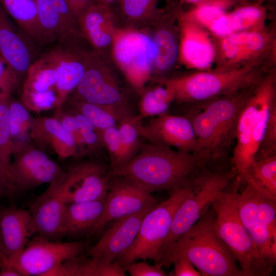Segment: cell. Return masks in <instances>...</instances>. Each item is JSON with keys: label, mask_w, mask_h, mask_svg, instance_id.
Here are the masks:
<instances>
[{"label": "cell", "mask_w": 276, "mask_h": 276, "mask_svg": "<svg viewBox=\"0 0 276 276\" xmlns=\"http://www.w3.org/2000/svg\"><path fill=\"white\" fill-rule=\"evenodd\" d=\"M208 160L198 153L149 142L142 144L131 160L110 169L107 175L124 178L150 194L167 191L171 195L191 184Z\"/></svg>", "instance_id": "1"}, {"label": "cell", "mask_w": 276, "mask_h": 276, "mask_svg": "<svg viewBox=\"0 0 276 276\" xmlns=\"http://www.w3.org/2000/svg\"><path fill=\"white\" fill-rule=\"evenodd\" d=\"M215 212L212 206L176 241L160 253L155 264L170 266L184 255L202 276H243L233 254L215 228Z\"/></svg>", "instance_id": "2"}, {"label": "cell", "mask_w": 276, "mask_h": 276, "mask_svg": "<svg viewBox=\"0 0 276 276\" xmlns=\"http://www.w3.org/2000/svg\"><path fill=\"white\" fill-rule=\"evenodd\" d=\"M275 69V62H266L225 71H196L167 79L164 84L174 101L201 103L251 87Z\"/></svg>", "instance_id": "3"}, {"label": "cell", "mask_w": 276, "mask_h": 276, "mask_svg": "<svg viewBox=\"0 0 276 276\" xmlns=\"http://www.w3.org/2000/svg\"><path fill=\"white\" fill-rule=\"evenodd\" d=\"M276 106V72L267 74L255 87L242 108L236 128L232 158L241 180L255 159L272 108Z\"/></svg>", "instance_id": "4"}, {"label": "cell", "mask_w": 276, "mask_h": 276, "mask_svg": "<svg viewBox=\"0 0 276 276\" xmlns=\"http://www.w3.org/2000/svg\"><path fill=\"white\" fill-rule=\"evenodd\" d=\"M241 183L237 175L213 202L215 230L236 258L243 276H268L274 267L261 256L239 216L236 194Z\"/></svg>", "instance_id": "5"}, {"label": "cell", "mask_w": 276, "mask_h": 276, "mask_svg": "<svg viewBox=\"0 0 276 276\" xmlns=\"http://www.w3.org/2000/svg\"><path fill=\"white\" fill-rule=\"evenodd\" d=\"M195 181L181 188L165 201L158 203L144 216L135 240L129 248L113 263L123 268L138 260H158L162 245L168 236L174 215L192 191Z\"/></svg>", "instance_id": "6"}, {"label": "cell", "mask_w": 276, "mask_h": 276, "mask_svg": "<svg viewBox=\"0 0 276 276\" xmlns=\"http://www.w3.org/2000/svg\"><path fill=\"white\" fill-rule=\"evenodd\" d=\"M214 37L216 45L214 71H225L249 65L275 62L276 38L273 28L266 27Z\"/></svg>", "instance_id": "7"}, {"label": "cell", "mask_w": 276, "mask_h": 276, "mask_svg": "<svg viewBox=\"0 0 276 276\" xmlns=\"http://www.w3.org/2000/svg\"><path fill=\"white\" fill-rule=\"evenodd\" d=\"M236 194L240 218L263 258L272 267L276 263V199L245 182Z\"/></svg>", "instance_id": "8"}, {"label": "cell", "mask_w": 276, "mask_h": 276, "mask_svg": "<svg viewBox=\"0 0 276 276\" xmlns=\"http://www.w3.org/2000/svg\"><path fill=\"white\" fill-rule=\"evenodd\" d=\"M111 49L114 63L141 94L154 73L156 49L152 35L134 29H119Z\"/></svg>", "instance_id": "9"}, {"label": "cell", "mask_w": 276, "mask_h": 276, "mask_svg": "<svg viewBox=\"0 0 276 276\" xmlns=\"http://www.w3.org/2000/svg\"><path fill=\"white\" fill-rule=\"evenodd\" d=\"M237 175L234 168L226 171L203 170L200 172L195 179L192 191L176 210L160 253L198 221Z\"/></svg>", "instance_id": "10"}, {"label": "cell", "mask_w": 276, "mask_h": 276, "mask_svg": "<svg viewBox=\"0 0 276 276\" xmlns=\"http://www.w3.org/2000/svg\"><path fill=\"white\" fill-rule=\"evenodd\" d=\"M74 91L77 98L109 107L123 118L131 115L125 95L104 52H93L85 73Z\"/></svg>", "instance_id": "11"}, {"label": "cell", "mask_w": 276, "mask_h": 276, "mask_svg": "<svg viewBox=\"0 0 276 276\" xmlns=\"http://www.w3.org/2000/svg\"><path fill=\"white\" fill-rule=\"evenodd\" d=\"M107 172L106 168L98 163H77L50 183L44 193L66 204L104 199L109 189Z\"/></svg>", "instance_id": "12"}, {"label": "cell", "mask_w": 276, "mask_h": 276, "mask_svg": "<svg viewBox=\"0 0 276 276\" xmlns=\"http://www.w3.org/2000/svg\"><path fill=\"white\" fill-rule=\"evenodd\" d=\"M88 242H60L40 236L30 240L16 256L7 259L21 276H48L63 262L83 254Z\"/></svg>", "instance_id": "13"}, {"label": "cell", "mask_w": 276, "mask_h": 276, "mask_svg": "<svg viewBox=\"0 0 276 276\" xmlns=\"http://www.w3.org/2000/svg\"><path fill=\"white\" fill-rule=\"evenodd\" d=\"M81 36L80 32L66 36L41 56L54 66L57 73L55 90L60 107L77 88L95 51L82 47L80 44Z\"/></svg>", "instance_id": "14"}, {"label": "cell", "mask_w": 276, "mask_h": 276, "mask_svg": "<svg viewBox=\"0 0 276 276\" xmlns=\"http://www.w3.org/2000/svg\"><path fill=\"white\" fill-rule=\"evenodd\" d=\"M12 158L9 171L17 192L50 184L65 171L42 150L26 142L17 146Z\"/></svg>", "instance_id": "15"}, {"label": "cell", "mask_w": 276, "mask_h": 276, "mask_svg": "<svg viewBox=\"0 0 276 276\" xmlns=\"http://www.w3.org/2000/svg\"><path fill=\"white\" fill-rule=\"evenodd\" d=\"M158 203L151 194L131 181L121 177H109L103 212L92 235L111 221L152 209Z\"/></svg>", "instance_id": "16"}, {"label": "cell", "mask_w": 276, "mask_h": 276, "mask_svg": "<svg viewBox=\"0 0 276 276\" xmlns=\"http://www.w3.org/2000/svg\"><path fill=\"white\" fill-rule=\"evenodd\" d=\"M179 8H175L179 39L178 61L189 69L212 70L216 56L214 36L198 24L183 16Z\"/></svg>", "instance_id": "17"}, {"label": "cell", "mask_w": 276, "mask_h": 276, "mask_svg": "<svg viewBox=\"0 0 276 276\" xmlns=\"http://www.w3.org/2000/svg\"><path fill=\"white\" fill-rule=\"evenodd\" d=\"M139 126L142 137L149 142L197 153V140L192 121L188 117L166 112L155 117L146 125H144L141 120Z\"/></svg>", "instance_id": "18"}, {"label": "cell", "mask_w": 276, "mask_h": 276, "mask_svg": "<svg viewBox=\"0 0 276 276\" xmlns=\"http://www.w3.org/2000/svg\"><path fill=\"white\" fill-rule=\"evenodd\" d=\"M256 85L202 102L204 105L202 108L217 133L221 150L235 135L240 112Z\"/></svg>", "instance_id": "19"}, {"label": "cell", "mask_w": 276, "mask_h": 276, "mask_svg": "<svg viewBox=\"0 0 276 276\" xmlns=\"http://www.w3.org/2000/svg\"><path fill=\"white\" fill-rule=\"evenodd\" d=\"M151 209L114 220L98 242L89 249L87 256L113 262L131 246L143 218Z\"/></svg>", "instance_id": "20"}, {"label": "cell", "mask_w": 276, "mask_h": 276, "mask_svg": "<svg viewBox=\"0 0 276 276\" xmlns=\"http://www.w3.org/2000/svg\"><path fill=\"white\" fill-rule=\"evenodd\" d=\"M77 20L81 34L94 50L104 52L111 48L119 29L112 7L95 3Z\"/></svg>", "instance_id": "21"}, {"label": "cell", "mask_w": 276, "mask_h": 276, "mask_svg": "<svg viewBox=\"0 0 276 276\" xmlns=\"http://www.w3.org/2000/svg\"><path fill=\"white\" fill-rule=\"evenodd\" d=\"M0 232L4 256L20 253L36 234L30 210L11 207L0 210Z\"/></svg>", "instance_id": "22"}, {"label": "cell", "mask_w": 276, "mask_h": 276, "mask_svg": "<svg viewBox=\"0 0 276 276\" xmlns=\"http://www.w3.org/2000/svg\"><path fill=\"white\" fill-rule=\"evenodd\" d=\"M170 10L168 14L162 12V23L151 34L156 49L153 75L160 77L169 73L178 61V27L172 23L176 18L175 9Z\"/></svg>", "instance_id": "23"}, {"label": "cell", "mask_w": 276, "mask_h": 276, "mask_svg": "<svg viewBox=\"0 0 276 276\" xmlns=\"http://www.w3.org/2000/svg\"><path fill=\"white\" fill-rule=\"evenodd\" d=\"M66 204L44 192L36 199L29 210L39 236L54 241L64 237Z\"/></svg>", "instance_id": "24"}, {"label": "cell", "mask_w": 276, "mask_h": 276, "mask_svg": "<svg viewBox=\"0 0 276 276\" xmlns=\"http://www.w3.org/2000/svg\"><path fill=\"white\" fill-rule=\"evenodd\" d=\"M29 134L34 143L51 148L60 158L78 154V147L73 135L55 117L34 119Z\"/></svg>", "instance_id": "25"}, {"label": "cell", "mask_w": 276, "mask_h": 276, "mask_svg": "<svg viewBox=\"0 0 276 276\" xmlns=\"http://www.w3.org/2000/svg\"><path fill=\"white\" fill-rule=\"evenodd\" d=\"M0 55L18 76L26 74L32 63L29 44L14 27L9 16L0 4Z\"/></svg>", "instance_id": "26"}, {"label": "cell", "mask_w": 276, "mask_h": 276, "mask_svg": "<svg viewBox=\"0 0 276 276\" xmlns=\"http://www.w3.org/2000/svg\"><path fill=\"white\" fill-rule=\"evenodd\" d=\"M105 198L67 204L64 236L91 235L102 216Z\"/></svg>", "instance_id": "27"}, {"label": "cell", "mask_w": 276, "mask_h": 276, "mask_svg": "<svg viewBox=\"0 0 276 276\" xmlns=\"http://www.w3.org/2000/svg\"><path fill=\"white\" fill-rule=\"evenodd\" d=\"M83 254L63 262L48 276H125L123 269L113 262Z\"/></svg>", "instance_id": "28"}, {"label": "cell", "mask_w": 276, "mask_h": 276, "mask_svg": "<svg viewBox=\"0 0 276 276\" xmlns=\"http://www.w3.org/2000/svg\"><path fill=\"white\" fill-rule=\"evenodd\" d=\"M0 4L29 39L38 43H46L36 0H0Z\"/></svg>", "instance_id": "29"}, {"label": "cell", "mask_w": 276, "mask_h": 276, "mask_svg": "<svg viewBox=\"0 0 276 276\" xmlns=\"http://www.w3.org/2000/svg\"><path fill=\"white\" fill-rule=\"evenodd\" d=\"M243 181L276 199V154L255 156Z\"/></svg>", "instance_id": "30"}, {"label": "cell", "mask_w": 276, "mask_h": 276, "mask_svg": "<svg viewBox=\"0 0 276 276\" xmlns=\"http://www.w3.org/2000/svg\"><path fill=\"white\" fill-rule=\"evenodd\" d=\"M267 14V9L263 4L245 3L227 11L226 17L233 34L266 27Z\"/></svg>", "instance_id": "31"}, {"label": "cell", "mask_w": 276, "mask_h": 276, "mask_svg": "<svg viewBox=\"0 0 276 276\" xmlns=\"http://www.w3.org/2000/svg\"><path fill=\"white\" fill-rule=\"evenodd\" d=\"M22 93H44L55 89L58 75L54 66L40 57L30 66Z\"/></svg>", "instance_id": "32"}, {"label": "cell", "mask_w": 276, "mask_h": 276, "mask_svg": "<svg viewBox=\"0 0 276 276\" xmlns=\"http://www.w3.org/2000/svg\"><path fill=\"white\" fill-rule=\"evenodd\" d=\"M69 104L73 111L86 117L101 133L108 128L116 126L123 119L109 107L86 102L75 96Z\"/></svg>", "instance_id": "33"}, {"label": "cell", "mask_w": 276, "mask_h": 276, "mask_svg": "<svg viewBox=\"0 0 276 276\" xmlns=\"http://www.w3.org/2000/svg\"><path fill=\"white\" fill-rule=\"evenodd\" d=\"M140 95L139 109L142 118L166 113L174 101L172 92L164 84L147 90L144 89Z\"/></svg>", "instance_id": "34"}, {"label": "cell", "mask_w": 276, "mask_h": 276, "mask_svg": "<svg viewBox=\"0 0 276 276\" xmlns=\"http://www.w3.org/2000/svg\"><path fill=\"white\" fill-rule=\"evenodd\" d=\"M142 118L128 116L124 118L118 127L122 149V165L131 160L137 153L142 137L139 129Z\"/></svg>", "instance_id": "35"}, {"label": "cell", "mask_w": 276, "mask_h": 276, "mask_svg": "<svg viewBox=\"0 0 276 276\" xmlns=\"http://www.w3.org/2000/svg\"><path fill=\"white\" fill-rule=\"evenodd\" d=\"M40 25L46 43L66 37L61 18L51 0H36Z\"/></svg>", "instance_id": "36"}, {"label": "cell", "mask_w": 276, "mask_h": 276, "mask_svg": "<svg viewBox=\"0 0 276 276\" xmlns=\"http://www.w3.org/2000/svg\"><path fill=\"white\" fill-rule=\"evenodd\" d=\"M10 97V95L0 93V161L9 173L12 159L17 148L9 127Z\"/></svg>", "instance_id": "37"}, {"label": "cell", "mask_w": 276, "mask_h": 276, "mask_svg": "<svg viewBox=\"0 0 276 276\" xmlns=\"http://www.w3.org/2000/svg\"><path fill=\"white\" fill-rule=\"evenodd\" d=\"M33 120L28 109L22 103L9 100L10 131L16 148L18 145L25 142L22 140L29 133Z\"/></svg>", "instance_id": "38"}, {"label": "cell", "mask_w": 276, "mask_h": 276, "mask_svg": "<svg viewBox=\"0 0 276 276\" xmlns=\"http://www.w3.org/2000/svg\"><path fill=\"white\" fill-rule=\"evenodd\" d=\"M157 0H119L120 11L130 22H142L154 19L161 12Z\"/></svg>", "instance_id": "39"}, {"label": "cell", "mask_w": 276, "mask_h": 276, "mask_svg": "<svg viewBox=\"0 0 276 276\" xmlns=\"http://www.w3.org/2000/svg\"><path fill=\"white\" fill-rule=\"evenodd\" d=\"M22 103L28 110L39 112L54 107L59 108L55 89L44 93H22Z\"/></svg>", "instance_id": "40"}, {"label": "cell", "mask_w": 276, "mask_h": 276, "mask_svg": "<svg viewBox=\"0 0 276 276\" xmlns=\"http://www.w3.org/2000/svg\"><path fill=\"white\" fill-rule=\"evenodd\" d=\"M102 144L106 149L110 159V169L122 165V149L117 126L104 130L101 132Z\"/></svg>", "instance_id": "41"}, {"label": "cell", "mask_w": 276, "mask_h": 276, "mask_svg": "<svg viewBox=\"0 0 276 276\" xmlns=\"http://www.w3.org/2000/svg\"><path fill=\"white\" fill-rule=\"evenodd\" d=\"M72 113L76 118L79 132L85 147L88 150H94L103 145L101 133L94 125L82 114L74 111Z\"/></svg>", "instance_id": "42"}, {"label": "cell", "mask_w": 276, "mask_h": 276, "mask_svg": "<svg viewBox=\"0 0 276 276\" xmlns=\"http://www.w3.org/2000/svg\"><path fill=\"white\" fill-rule=\"evenodd\" d=\"M273 154H276V106L272 109L262 140L255 156Z\"/></svg>", "instance_id": "43"}, {"label": "cell", "mask_w": 276, "mask_h": 276, "mask_svg": "<svg viewBox=\"0 0 276 276\" xmlns=\"http://www.w3.org/2000/svg\"><path fill=\"white\" fill-rule=\"evenodd\" d=\"M58 12L66 35L80 32L77 19L70 10L65 0H51Z\"/></svg>", "instance_id": "44"}, {"label": "cell", "mask_w": 276, "mask_h": 276, "mask_svg": "<svg viewBox=\"0 0 276 276\" xmlns=\"http://www.w3.org/2000/svg\"><path fill=\"white\" fill-rule=\"evenodd\" d=\"M19 76L0 55V93L10 95L18 83Z\"/></svg>", "instance_id": "45"}, {"label": "cell", "mask_w": 276, "mask_h": 276, "mask_svg": "<svg viewBox=\"0 0 276 276\" xmlns=\"http://www.w3.org/2000/svg\"><path fill=\"white\" fill-rule=\"evenodd\" d=\"M55 118L57 119L63 127L73 135L79 148L85 147L84 143L79 132L76 118L73 113H67L58 108Z\"/></svg>", "instance_id": "46"}, {"label": "cell", "mask_w": 276, "mask_h": 276, "mask_svg": "<svg viewBox=\"0 0 276 276\" xmlns=\"http://www.w3.org/2000/svg\"><path fill=\"white\" fill-rule=\"evenodd\" d=\"M131 276H166L167 274L162 267L155 264L151 265L145 262L128 263L123 268Z\"/></svg>", "instance_id": "47"}, {"label": "cell", "mask_w": 276, "mask_h": 276, "mask_svg": "<svg viewBox=\"0 0 276 276\" xmlns=\"http://www.w3.org/2000/svg\"><path fill=\"white\" fill-rule=\"evenodd\" d=\"M174 267L171 275L201 276L192 262L184 255H180L173 262Z\"/></svg>", "instance_id": "48"}, {"label": "cell", "mask_w": 276, "mask_h": 276, "mask_svg": "<svg viewBox=\"0 0 276 276\" xmlns=\"http://www.w3.org/2000/svg\"><path fill=\"white\" fill-rule=\"evenodd\" d=\"M188 3L197 5H210L229 11L243 4L241 0H182Z\"/></svg>", "instance_id": "49"}, {"label": "cell", "mask_w": 276, "mask_h": 276, "mask_svg": "<svg viewBox=\"0 0 276 276\" xmlns=\"http://www.w3.org/2000/svg\"><path fill=\"white\" fill-rule=\"evenodd\" d=\"M70 10L78 18L90 6L96 3V0H65Z\"/></svg>", "instance_id": "50"}, {"label": "cell", "mask_w": 276, "mask_h": 276, "mask_svg": "<svg viewBox=\"0 0 276 276\" xmlns=\"http://www.w3.org/2000/svg\"><path fill=\"white\" fill-rule=\"evenodd\" d=\"M0 276H21V274L3 256L0 259Z\"/></svg>", "instance_id": "51"}, {"label": "cell", "mask_w": 276, "mask_h": 276, "mask_svg": "<svg viewBox=\"0 0 276 276\" xmlns=\"http://www.w3.org/2000/svg\"><path fill=\"white\" fill-rule=\"evenodd\" d=\"M0 178L7 187L10 194L17 192L15 185L12 181L9 172L3 166L0 161Z\"/></svg>", "instance_id": "52"}, {"label": "cell", "mask_w": 276, "mask_h": 276, "mask_svg": "<svg viewBox=\"0 0 276 276\" xmlns=\"http://www.w3.org/2000/svg\"><path fill=\"white\" fill-rule=\"evenodd\" d=\"M119 0H96V3L111 7L116 3H118Z\"/></svg>", "instance_id": "53"}, {"label": "cell", "mask_w": 276, "mask_h": 276, "mask_svg": "<svg viewBox=\"0 0 276 276\" xmlns=\"http://www.w3.org/2000/svg\"><path fill=\"white\" fill-rule=\"evenodd\" d=\"M6 194H10V193L5 183L0 178V196Z\"/></svg>", "instance_id": "54"}, {"label": "cell", "mask_w": 276, "mask_h": 276, "mask_svg": "<svg viewBox=\"0 0 276 276\" xmlns=\"http://www.w3.org/2000/svg\"><path fill=\"white\" fill-rule=\"evenodd\" d=\"M243 4L245 3H258L263 4L266 0H241Z\"/></svg>", "instance_id": "55"}, {"label": "cell", "mask_w": 276, "mask_h": 276, "mask_svg": "<svg viewBox=\"0 0 276 276\" xmlns=\"http://www.w3.org/2000/svg\"><path fill=\"white\" fill-rule=\"evenodd\" d=\"M4 256L3 255V244H2V237L0 232V259L2 258Z\"/></svg>", "instance_id": "56"}]
</instances>
